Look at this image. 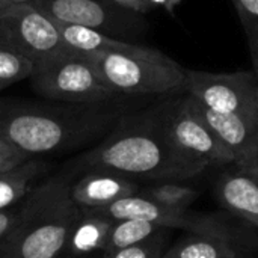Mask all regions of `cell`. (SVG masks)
<instances>
[{"label": "cell", "instance_id": "cell-8", "mask_svg": "<svg viewBox=\"0 0 258 258\" xmlns=\"http://www.w3.org/2000/svg\"><path fill=\"white\" fill-rule=\"evenodd\" d=\"M33 5L57 23L85 26L125 42H138L148 29L145 15L112 0H33Z\"/></svg>", "mask_w": 258, "mask_h": 258}, {"label": "cell", "instance_id": "cell-15", "mask_svg": "<svg viewBox=\"0 0 258 258\" xmlns=\"http://www.w3.org/2000/svg\"><path fill=\"white\" fill-rule=\"evenodd\" d=\"M112 225V219L91 209H80V215L71 228L62 257L82 258L98 251L103 252Z\"/></svg>", "mask_w": 258, "mask_h": 258}, {"label": "cell", "instance_id": "cell-17", "mask_svg": "<svg viewBox=\"0 0 258 258\" xmlns=\"http://www.w3.org/2000/svg\"><path fill=\"white\" fill-rule=\"evenodd\" d=\"M162 228L156 224L147 222V221H138V219H122V221H113V225L110 228V233L107 236L103 254H110L113 251L138 245L154 234H157Z\"/></svg>", "mask_w": 258, "mask_h": 258}, {"label": "cell", "instance_id": "cell-16", "mask_svg": "<svg viewBox=\"0 0 258 258\" xmlns=\"http://www.w3.org/2000/svg\"><path fill=\"white\" fill-rule=\"evenodd\" d=\"M50 165L39 159H29L20 166L0 172V210L17 206L48 172Z\"/></svg>", "mask_w": 258, "mask_h": 258}, {"label": "cell", "instance_id": "cell-6", "mask_svg": "<svg viewBox=\"0 0 258 258\" xmlns=\"http://www.w3.org/2000/svg\"><path fill=\"white\" fill-rule=\"evenodd\" d=\"M156 110L166 138L180 153L206 168L234 163L231 151L195 112L187 94L163 98Z\"/></svg>", "mask_w": 258, "mask_h": 258}, {"label": "cell", "instance_id": "cell-23", "mask_svg": "<svg viewBox=\"0 0 258 258\" xmlns=\"http://www.w3.org/2000/svg\"><path fill=\"white\" fill-rule=\"evenodd\" d=\"M29 159L30 157L27 154H24L15 145H12L11 142H8L5 138L0 136V172L14 169L21 163L27 162Z\"/></svg>", "mask_w": 258, "mask_h": 258}, {"label": "cell", "instance_id": "cell-26", "mask_svg": "<svg viewBox=\"0 0 258 258\" xmlns=\"http://www.w3.org/2000/svg\"><path fill=\"white\" fill-rule=\"evenodd\" d=\"M181 0H150V3L156 8H163L166 9L169 14H174L175 12V8L180 5Z\"/></svg>", "mask_w": 258, "mask_h": 258}, {"label": "cell", "instance_id": "cell-24", "mask_svg": "<svg viewBox=\"0 0 258 258\" xmlns=\"http://www.w3.org/2000/svg\"><path fill=\"white\" fill-rule=\"evenodd\" d=\"M112 2L125 9L142 14V15H147L154 9V6L150 3V0H112Z\"/></svg>", "mask_w": 258, "mask_h": 258}, {"label": "cell", "instance_id": "cell-12", "mask_svg": "<svg viewBox=\"0 0 258 258\" xmlns=\"http://www.w3.org/2000/svg\"><path fill=\"white\" fill-rule=\"evenodd\" d=\"M190 97V95H189ZM192 100L195 112L203 118L218 139L231 151L234 163L246 162L258 156V116L240 113H221Z\"/></svg>", "mask_w": 258, "mask_h": 258}, {"label": "cell", "instance_id": "cell-13", "mask_svg": "<svg viewBox=\"0 0 258 258\" xmlns=\"http://www.w3.org/2000/svg\"><path fill=\"white\" fill-rule=\"evenodd\" d=\"M138 192L139 186L133 178L101 169L82 172L71 187V197L80 209H101Z\"/></svg>", "mask_w": 258, "mask_h": 258}, {"label": "cell", "instance_id": "cell-2", "mask_svg": "<svg viewBox=\"0 0 258 258\" xmlns=\"http://www.w3.org/2000/svg\"><path fill=\"white\" fill-rule=\"evenodd\" d=\"M68 168L74 174L101 169L157 181H181L206 171L204 165L189 159L169 142L156 104L127 112L101 141L71 160Z\"/></svg>", "mask_w": 258, "mask_h": 258}, {"label": "cell", "instance_id": "cell-21", "mask_svg": "<svg viewBox=\"0 0 258 258\" xmlns=\"http://www.w3.org/2000/svg\"><path fill=\"white\" fill-rule=\"evenodd\" d=\"M237 11L254 71L258 74V0H231Z\"/></svg>", "mask_w": 258, "mask_h": 258}, {"label": "cell", "instance_id": "cell-22", "mask_svg": "<svg viewBox=\"0 0 258 258\" xmlns=\"http://www.w3.org/2000/svg\"><path fill=\"white\" fill-rule=\"evenodd\" d=\"M166 230L159 231L153 237L133 245L127 246L118 251H113L110 254H103V258H160L166 251Z\"/></svg>", "mask_w": 258, "mask_h": 258}, {"label": "cell", "instance_id": "cell-7", "mask_svg": "<svg viewBox=\"0 0 258 258\" xmlns=\"http://www.w3.org/2000/svg\"><path fill=\"white\" fill-rule=\"evenodd\" d=\"M0 45L21 53L35 65L71 51L57 23L33 3L0 9Z\"/></svg>", "mask_w": 258, "mask_h": 258}, {"label": "cell", "instance_id": "cell-18", "mask_svg": "<svg viewBox=\"0 0 258 258\" xmlns=\"http://www.w3.org/2000/svg\"><path fill=\"white\" fill-rule=\"evenodd\" d=\"M57 23V21H56ZM57 27L60 30L63 42L74 51L79 53H92V51H101L107 48H115L121 42L119 39H113L98 30L77 26V24H67V23H57Z\"/></svg>", "mask_w": 258, "mask_h": 258}, {"label": "cell", "instance_id": "cell-27", "mask_svg": "<svg viewBox=\"0 0 258 258\" xmlns=\"http://www.w3.org/2000/svg\"><path fill=\"white\" fill-rule=\"evenodd\" d=\"M11 5H23V3H33V0H8Z\"/></svg>", "mask_w": 258, "mask_h": 258}, {"label": "cell", "instance_id": "cell-19", "mask_svg": "<svg viewBox=\"0 0 258 258\" xmlns=\"http://www.w3.org/2000/svg\"><path fill=\"white\" fill-rule=\"evenodd\" d=\"M141 194L166 207L181 210H187L200 197V192L195 187L178 181H160Z\"/></svg>", "mask_w": 258, "mask_h": 258}, {"label": "cell", "instance_id": "cell-30", "mask_svg": "<svg viewBox=\"0 0 258 258\" xmlns=\"http://www.w3.org/2000/svg\"><path fill=\"white\" fill-rule=\"evenodd\" d=\"M101 258H103V257H101Z\"/></svg>", "mask_w": 258, "mask_h": 258}, {"label": "cell", "instance_id": "cell-9", "mask_svg": "<svg viewBox=\"0 0 258 258\" xmlns=\"http://www.w3.org/2000/svg\"><path fill=\"white\" fill-rule=\"evenodd\" d=\"M255 71L210 73L186 70L184 91L200 104L221 113H240L258 116Z\"/></svg>", "mask_w": 258, "mask_h": 258}, {"label": "cell", "instance_id": "cell-3", "mask_svg": "<svg viewBox=\"0 0 258 258\" xmlns=\"http://www.w3.org/2000/svg\"><path fill=\"white\" fill-rule=\"evenodd\" d=\"M74 175L67 168L35 184L18 203L14 225L0 242V258H62L80 215L71 197Z\"/></svg>", "mask_w": 258, "mask_h": 258}, {"label": "cell", "instance_id": "cell-11", "mask_svg": "<svg viewBox=\"0 0 258 258\" xmlns=\"http://www.w3.org/2000/svg\"><path fill=\"white\" fill-rule=\"evenodd\" d=\"M213 194L225 210L258 228V156L231 163L218 177Z\"/></svg>", "mask_w": 258, "mask_h": 258}, {"label": "cell", "instance_id": "cell-14", "mask_svg": "<svg viewBox=\"0 0 258 258\" xmlns=\"http://www.w3.org/2000/svg\"><path fill=\"white\" fill-rule=\"evenodd\" d=\"M240 248L231 233L219 225L206 231H192L166 249L160 258H239Z\"/></svg>", "mask_w": 258, "mask_h": 258}, {"label": "cell", "instance_id": "cell-5", "mask_svg": "<svg viewBox=\"0 0 258 258\" xmlns=\"http://www.w3.org/2000/svg\"><path fill=\"white\" fill-rule=\"evenodd\" d=\"M30 86L48 101L100 104L119 100L85 53L68 51L35 65Z\"/></svg>", "mask_w": 258, "mask_h": 258}, {"label": "cell", "instance_id": "cell-29", "mask_svg": "<svg viewBox=\"0 0 258 258\" xmlns=\"http://www.w3.org/2000/svg\"><path fill=\"white\" fill-rule=\"evenodd\" d=\"M255 107H257V113H258V86H257V92H255Z\"/></svg>", "mask_w": 258, "mask_h": 258}, {"label": "cell", "instance_id": "cell-28", "mask_svg": "<svg viewBox=\"0 0 258 258\" xmlns=\"http://www.w3.org/2000/svg\"><path fill=\"white\" fill-rule=\"evenodd\" d=\"M8 5H11L8 0H0V9H3V8H6Z\"/></svg>", "mask_w": 258, "mask_h": 258}, {"label": "cell", "instance_id": "cell-4", "mask_svg": "<svg viewBox=\"0 0 258 258\" xmlns=\"http://www.w3.org/2000/svg\"><path fill=\"white\" fill-rule=\"evenodd\" d=\"M103 80L119 95L183 94L186 68L166 53L139 42H121L115 48L86 53Z\"/></svg>", "mask_w": 258, "mask_h": 258}, {"label": "cell", "instance_id": "cell-25", "mask_svg": "<svg viewBox=\"0 0 258 258\" xmlns=\"http://www.w3.org/2000/svg\"><path fill=\"white\" fill-rule=\"evenodd\" d=\"M17 210H18V204L11 209L0 210V242L3 240V237L9 233L11 227L14 225V221L17 218Z\"/></svg>", "mask_w": 258, "mask_h": 258}, {"label": "cell", "instance_id": "cell-10", "mask_svg": "<svg viewBox=\"0 0 258 258\" xmlns=\"http://www.w3.org/2000/svg\"><path fill=\"white\" fill-rule=\"evenodd\" d=\"M112 221H122V219H138L156 224L162 228H180L186 230L187 233L192 231H206L222 225L215 218L203 216L192 213L189 209H171L166 207L141 192L121 198L109 206L101 209H91Z\"/></svg>", "mask_w": 258, "mask_h": 258}, {"label": "cell", "instance_id": "cell-20", "mask_svg": "<svg viewBox=\"0 0 258 258\" xmlns=\"http://www.w3.org/2000/svg\"><path fill=\"white\" fill-rule=\"evenodd\" d=\"M33 70V60L15 50L0 45V92L21 80L30 79Z\"/></svg>", "mask_w": 258, "mask_h": 258}, {"label": "cell", "instance_id": "cell-1", "mask_svg": "<svg viewBox=\"0 0 258 258\" xmlns=\"http://www.w3.org/2000/svg\"><path fill=\"white\" fill-rule=\"evenodd\" d=\"M130 112L122 103L100 104L0 101V136L30 159L77 151L101 141Z\"/></svg>", "mask_w": 258, "mask_h": 258}]
</instances>
